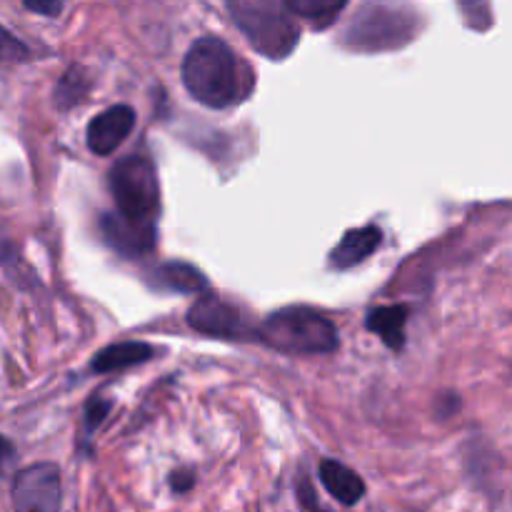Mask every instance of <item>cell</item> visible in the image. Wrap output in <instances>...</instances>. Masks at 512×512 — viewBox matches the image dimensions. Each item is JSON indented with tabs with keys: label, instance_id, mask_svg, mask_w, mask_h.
I'll return each instance as SVG.
<instances>
[{
	"label": "cell",
	"instance_id": "6da1fadb",
	"mask_svg": "<svg viewBox=\"0 0 512 512\" xmlns=\"http://www.w3.org/2000/svg\"><path fill=\"white\" fill-rule=\"evenodd\" d=\"M185 90L205 108H230L250 90L243 65L230 45L220 38H200L183 60Z\"/></svg>",
	"mask_w": 512,
	"mask_h": 512
},
{
	"label": "cell",
	"instance_id": "7a4b0ae2",
	"mask_svg": "<svg viewBox=\"0 0 512 512\" xmlns=\"http://www.w3.org/2000/svg\"><path fill=\"white\" fill-rule=\"evenodd\" d=\"M255 335L280 353L325 355L338 350V328L333 320L305 305H293L268 315Z\"/></svg>",
	"mask_w": 512,
	"mask_h": 512
},
{
	"label": "cell",
	"instance_id": "3957f363",
	"mask_svg": "<svg viewBox=\"0 0 512 512\" xmlns=\"http://www.w3.org/2000/svg\"><path fill=\"white\" fill-rule=\"evenodd\" d=\"M235 25L265 58L283 60L300 40V25L283 3L273 0H235L228 5Z\"/></svg>",
	"mask_w": 512,
	"mask_h": 512
},
{
	"label": "cell",
	"instance_id": "277c9868",
	"mask_svg": "<svg viewBox=\"0 0 512 512\" xmlns=\"http://www.w3.org/2000/svg\"><path fill=\"white\" fill-rule=\"evenodd\" d=\"M110 190L118 203V215L140 225H155L160 215V183L153 160L128 155L110 170Z\"/></svg>",
	"mask_w": 512,
	"mask_h": 512
},
{
	"label": "cell",
	"instance_id": "5b68a950",
	"mask_svg": "<svg viewBox=\"0 0 512 512\" xmlns=\"http://www.w3.org/2000/svg\"><path fill=\"white\" fill-rule=\"evenodd\" d=\"M413 35V15L398 8L368 5L360 10L355 25L345 30L343 40L355 50H390L405 45Z\"/></svg>",
	"mask_w": 512,
	"mask_h": 512
},
{
	"label": "cell",
	"instance_id": "8992f818",
	"mask_svg": "<svg viewBox=\"0 0 512 512\" xmlns=\"http://www.w3.org/2000/svg\"><path fill=\"white\" fill-rule=\"evenodd\" d=\"M10 498L15 512H60L63 508L60 468L53 463L28 465L13 478Z\"/></svg>",
	"mask_w": 512,
	"mask_h": 512
},
{
	"label": "cell",
	"instance_id": "52a82bcc",
	"mask_svg": "<svg viewBox=\"0 0 512 512\" xmlns=\"http://www.w3.org/2000/svg\"><path fill=\"white\" fill-rule=\"evenodd\" d=\"M188 325L198 330L200 335H210V338H223V340H245L255 335L253 330L245 325L243 315L238 308L225 303L218 295L208 293L200 300H195L193 308L188 310Z\"/></svg>",
	"mask_w": 512,
	"mask_h": 512
},
{
	"label": "cell",
	"instance_id": "ba28073f",
	"mask_svg": "<svg viewBox=\"0 0 512 512\" xmlns=\"http://www.w3.org/2000/svg\"><path fill=\"white\" fill-rule=\"evenodd\" d=\"M133 128L135 110L130 105H113V108L103 110V113H98L90 120L85 140H88V148L95 155H110L133 133Z\"/></svg>",
	"mask_w": 512,
	"mask_h": 512
},
{
	"label": "cell",
	"instance_id": "9c48e42d",
	"mask_svg": "<svg viewBox=\"0 0 512 512\" xmlns=\"http://www.w3.org/2000/svg\"><path fill=\"white\" fill-rule=\"evenodd\" d=\"M100 233L110 248L128 258L148 255L155 248V225L133 223L118 213H105L100 218Z\"/></svg>",
	"mask_w": 512,
	"mask_h": 512
},
{
	"label": "cell",
	"instance_id": "30bf717a",
	"mask_svg": "<svg viewBox=\"0 0 512 512\" xmlns=\"http://www.w3.org/2000/svg\"><path fill=\"white\" fill-rule=\"evenodd\" d=\"M380 243H383V230L378 225H365V228L348 230L343 235V240L338 243V248L330 253V265L335 270L355 268L368 255H373L380 248Z\"/></svg>",
	"mask_w": 512,
	"mask_h": 512
},
{
	"label": "cell",
	"instance_id": "8fae6325",
	"mask_svg": "<svg viewBox=\"0 0 512 512\" xmlns=\"http://www.w3.org/2000/svg\"><path fill=\"white\" fill-rule=\"evenodd\" d=\"M320 483L340 505H358L365 495V483L355 470L345 468L338 460H323L320 463Z\"/></svg>",
	"mask_w": 512,
	"mask_h": 512
},
{
	"label": "cell",
	"instance_id": "7c38bea8",
	"mask_svg": "<svg viewBox=\"0 0 512 512\" xmlns=\"http://www.w3.org/2000/svg\"><path fill=\"white\" fill-rule=\"evenodd\" d=\"M150 355H153V348H150L148 343L125 340V343L108 345V348H103L100 353H95L90 368H93L95 373H115V370L145 363V360H150Z\"/></svg>",
	"mask_w": 512,
	"mask_h": 512
},
{
	"label": "cell",
	"instance_id": "4fadbf2b",
	"mask_svg": "<svg viewBox=\"0 0 512 512\" xmlns=\"http://www.w3.org/2000/svg\"><path fill=\"white\" fill-rule=\"evenodd\" d=\"M405 325H408V305H385L375 308L365 320L370 333L380 335L390 350L405 348Z\"/></svg>",
	"mask_w": 512,
	"mask_h": 512
},
{
	"label": "cell",
	"instance_id": "5bb4252c",
	"mask_svg": "<svg viewBox=\"0 0 512 512\" xmlns=\"http://www.w3.org/2000/svg\"><path fill=\"white\" fill-rule=\"evenodd\" d=\"M150 280L158 288L173 290V293H200V290L208 288V280L198 268H193L190 263H178V260L155 268Z\"/></svg>",
	"mask_w": 512,
	"mask_h": 512
},
{
	"label": "cell",
	"instance_id": "9a60e30c",
	"mask_svg": "<svg viewBox=\"0 0 512 512\" xmlns=\"http://www.w3.org/2000/svg\"><path fill=\"white\" fill-rule=\"evenodd\" d=\"M290 15L310 20L315 30H325L338 20V15L348 8L345 0H285Z\"/></svg>",
	"mask_w": 512,
	"mask_h": 512
},
{
	"label": "cell",
	"instance_id": "2e32d148",
	"mask_svg": "<svg viewBox=\"0 0 512 512\" xmlns=\"http://www.w3.org/2000/svg\"><path fill=\"white\" fill-rule=\"evenodd\" d=\"M88 88L90 83H88V75L83 73V68H80V65H70L68 73L58 80V88H55L53 93L55 105H58L60 110L73 108V105H78L80 100L88 95Z\"/></svg>",
	"mask_w": 512,
	"mask_h": 512
},
{
	"label": "cell",
	"instance_id": "e0dca14e",
	"mask_svg": "<svg viewBox=\"0 0 512 512\" xmlns=\"http://www.w3.org/2000/svg\"><path fill=\"white\" fill-rule=\"evenodd\" d=\"M28 55L30 50L0 25V63H23L28 60Z\"/></svg>",
	"mask_w": 512,
	"mask_h": 512
},
{
	"label": "cell",
	"instance_id": "ac0fdd59",
	"mask_svg": "<svg viewBox=\"0 0 512 512\" xmlns=\"http://www.w3.org/2000/svg\"><path fill=\"white\" fill-rule=\"evenodd\" d=\"M108 413H110V403H108V400L90 398L88 410H85V428H88V433H95V430L100 428V423H103V420L108 418Z\"/></svg>",
	"mask_w": 512,
	"mask_h": 512
},
{
	"label": "cell",
	"instance_id": "d6986e66",
	"mask_svg": "<svg viewBox=\"0 0 512 512\" xmlns=\"http://www.w3.org/2000/svg\"><path fill=\"white\" fill-rule=\"evenodd\" d=\"M298 500H300V508L305 512H328L320 505L318 500V493L313 490V485L308 483V480H300L298 485Z\"/></svg>",
	"mask_w": 512,
	"mask_h": 512
},
{
	"label": "cell",
	"instance_id": "ffe728a7",
	"mask_svg": "<svg viewBox=\"0 0 512 512\" xmlns=\"http://www.w3.org/2000/svg\"><path fill=\"white\" fill-rule=\"evenodd\" d=\"M23 8L30 13L45 15V18H55V15L63 13V3H58V0H25Z\"/></svg>",
	"mask_w": 512,
	"mask_h": 512
},
{
	"label": "cell",
	"instance_id": "44dd1931",
	"mask_svg": "<svg viewBox=\"0 0 512 512\" xmlns=\"http://www.w3.org/2000/svg\"><path fill=\"white\" fill-rule=\"evenodd\" d=\"M195 485V475L193 470H175V473H170V488L175 490V493H188V490H193Z\"/></svg>",
	"mask_w": 512,
	"mask_h": 512
},
{
	"label": "cell",
	"instance_id": "7402d4cb",
	"mask_svg": "<svg viewBox=\"0 0 512 512\" xmlns=\"http://www.w3.org/2000/svg\"><path fill=\"white\" fill-rule=\"evenodd\" d=\"M13 458H15L13 443H10L8 438H3V435H0V473L5 470V465L13 463Z\"/></svg>",
	"mask_w": 512,
	"mask_h": 512
}]
</instances>
